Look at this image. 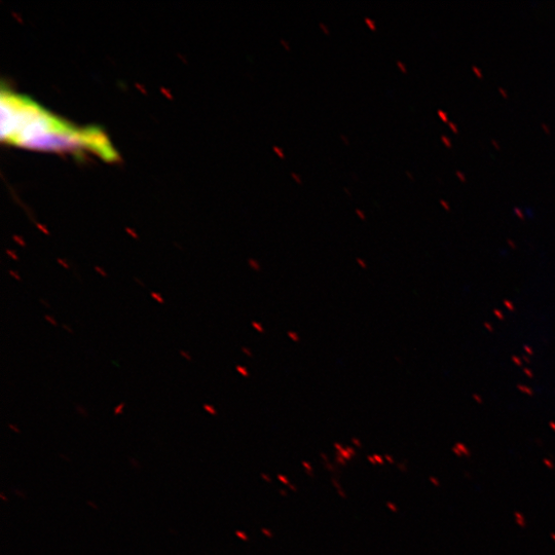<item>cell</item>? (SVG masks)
Segmentation results:
<instances>
[{
    "label": "cell",
    "mask_w": 555,
    "mask_h": 555,
    "mask_svg": "<svg viewBox=\"0 0 555 555\" xmlns=\"http://www.w3.org/2000/svg\"><path fill=\"white\" fill-rule=\"evenodd\" d=\"M492 143L496 146L497 150H500V145L495 140H492Z\"/></svg>",
    "instance_id": "b9f144b4"
},
{
    "label": "cell",
    "mask_w": 555,
    "mask_h": 555,
    "mask_svg": "<svg viewBox=\"0 0 555 555\" xmlns=\"http://www.w3.org/2000/svg\"><path fill=\"white\" fill-rule=\"evenodd\" d=\"M356 263H357V265H358L360 268H362V269H364V270L367 268L366 262H365L364 259L361 258V257H358V258L356 259Z\"/></svg>",
    "instance_id": "30bf717a"
},
{
    "label": "cell",
    "mask_w": 555,
    "mask_h": 555,
    "mask_svg": "<svg viewBox=\"0 0 555 555\" xmlns=\"http://www.w3.org/2000/svg\"><path fill=\"white\" fill-rule=\"evenodd\" d=\"M203 407H204V410H205L208 414L213 415V416H216V415H217V412H216V410L214 409V407H213L212 405H210V404H204Z\"/></svg>",
    "instance_id": "52a82bcc"
},
{
    "label": "cell",
    "mask_w": 555,
    "mask_h": 555,
    "mask_svg": "<svg viewBox=\"0 0 555 555\" xmlns=\"http://www.w3.org/2000/svg\"><path fill=\"white\" fill-rule=\"evenodd\" d=\"M485 326L488 327L490 331H493V328L490 324L486 323Z\"/></svg>",
    "instance_id": "bcb514c9"
},
{
    "label": "cell",
    "mask_w": 555,
    "mask_h": 555,
    "mask_svg": "<svg viewBox=\"0 0 555 555\" xmlns=\"http://www.w3.org/2000/svg\"><path fill=\"white\" fill-rule=\"evenodd\" d=\"M287 336L289 340L292 341L293 343H299L301 341V337L299 333L294 330H289L287 332Z\"/></svg>",
    "instance_id": "3957f363"
},
{
    "label": "cell",
    "mask_w": 555,
    "mask_h": 555,
    "mask_svg": "<svg viewBox=\"0 0 555 555\" xmlns=\"http://www.w3.org/2000/svg\"><path fill=\"white\" fill-rule=\"evenodd\" d=\"M124 407H125V403L123 402V403H121L118 407H116V409H115V414H116V415L122 414V413H123V410H124Z\"/></svg>",
    "instance_id": "7c38bea8"
},
{
    "label": "cell",
    "mask_w": 555,
    "mask_h": 555,
    "mask_svg": "<svg viewBox=\"0 0 555 555\" xmlns=\"http://www.w3.org/2000/svg\"><path fill=\"white\" fill-rule=\"evenodd\" d=\"M40 302L42 304H44L45 307L50 308V305L47 302H45L44 300H40Z\"/></svg>",
    "instance_id": "ee69618b"
},
{
    "label": "cell",
    "mask_w": 555,
    "mask_h": 555,
    "mask_svg": "<svg viewBox=\"0 0 555 555\" xmlns=\"http://www.w3.org/2000/svg\"><path fill=\"white\" fill-rule=\"evenodd\" d=\"M10 275L13 276L15 279H17L18 281L21 280L20 276L18 273L14 272V271H9Z\"/></svg>",
    "instance_id": "83f0119b"
},
{
    "label": "cell",
    "mask_w": 555,
    "mask_h": 555,
    "mask_svg": "<svg viewBox=\"0 0 555 555\" xmlns=\"http://www.w3.org/2000/svg\"><path fill=\"white\" fill-rule=\"evenodd\" d=\"M62 327H63L66 331H68V332H70V333H73V330H72L68 325L63 324Z\"/></svg>",
    "instance_id": "d590c367"
},
{
    "label": "cell",
    "mask_w": 555,
    "mask_h": 555,
    "mask_svg": "<svg viewBox=\"0 0 555 555\" xmlns=\"http://www.w3.org/2000/svg\"><path fill=\"white\" fill-rule=\"evenodd\" d=\"M495 315L499 318V319H503V315L500 313V311L496 310L495 311Z\"/></svg>",
    "instance_id": "74e56055"
},
{
    "label": "cell",
    "mask_w": 555,
    "mask_h": 555,
    "mask_svg": "<svg viewBox=\"0 0 555 555\" xmlns=\"http://www.w3.org/2000/svg\"><path fill=\"white\" fill-rule=\"evenodd\" d=\"M251 326L256 332L265 333L264 325L262 323H259L258 321H252Z\"/></svg>",
    "instance_id": "277c9868"
},
{
    "label": "cell",
    "mask_w": 555,
    "mask_h": 555,
    "mask_svg": "<svg viewBox=\"0 0 555 555\" xmlns=\"http://www.w3.org/2000/svg\"><path fill=\"white\" fill-rule=\"evenodd\" d=\"M473 71L475 72L476 76L478 78H483V72L480 71V69L476 66H472Z\"/></svg>",
    "instance_id": "5bb4252c"
},
{
    "label": "cell",
    "mask_w": 555,
    "mask_h": 555,
    "mask_svg": "<svg viewBox=\"0 0 555 555\" xmlns=\"http://www.w3.org/2000/svg\"><path fill=\"white\" fill-rule=\"evenodd\" d=\"M396 64L401 69V71H403L404 73L407 72V69L404 63H402L401 61H397Z\"/></svg>",
    "instance_id": "cb8c5ba5"
},
{
    "label": "cell",
    "mask_w": 555,
    "mask_h": 555,
    "mask_svg": "<svg viewBox=\"0 0 555 555\" xmlns=\"http://www.w3.org/2000/svg\"><path fill=\"white\" fill-rule=\"evenodd\" d=\"M2 140L30 150L92 154L103 160L118 157L107 135L94 127L81 128L67 123L32 99L3 90Z\"/></svg>",
    "instance_id": "6da1fadb"
},
{
    "label": "cell",
    "mask_w": 555,
    "mask_h": 555,
    "mask_svg": "<svg viewBox=\"0 0 555 555\" xmlns=\"http://www.w3.org/2000/svg\"><path fill=\"white\" fill-rule=\"evenodd\" d=\"M46 320L54 326H58V322L50 315L45 316Z\"/></svg>",
    "instance_id": "2e32d148"
},
{
    "label": "cell",
    "mask_w": 555,
    "mask_h": 555,
    "mask_svg": "<svg viewBox=\"0 0 555 555\" xmlns=\"http://www.w3.org/2000/svg\"><path fill=\"white\" fill-rule=\"evenodd\" d=\"M77 410L79 411V413L81 415H84L85 417H88V414L86 413V410L84 409V407H82L81 405L77 406Z\"/></svg>",
    "instance_id": "603a6c76"
},
{
    "label": "cell",
    "mask_w": 555,
    "mask_h": 555,
    "mask_svg": "<svg viewBox=\"0 0 555 555\" xmlns=\"http://www.w3.org/2000/svg\"><path fill=\"white\" fill-rule=\"evenodd\" d=\"M151 295H152V298L156 300L159 304H165V300L163 299V296L160 293L152 292Z\"/></svg>",
    "instance_id": "8992f818"
},
{
    "label": "cell",
    "mask_w": 555,
    "mask_h": 555,
    "mask_svg": "<svg viewBox=\"0 0 555 555\" xmlns=\"http://www.w3.org/2000/svg\"><path fill=\"white\" fill-rule=\"evenodd\" d=\"M95 271H96L97 273H99V274H100L101 276H103V277H107V276H108L107 273H106L102 268H100V267H98V266L95 267Z\"/></svg>",
    "instance_id": "ffe728a7"
},
{
    "label": "cell",
    "mask_w": 555,
    "mask_h": 555,
    "mask_svg": "<svg viewBox=\"0 0 555 555\" xmlns=\"http://www.w3.org/2000/svg\"><path fill=\"white\" fill-rule=\"evenodd\" d=\"M355 212H356L357 216H358L360 219L365 220L366 215H365V213H364L362 210L356 209Z\"/></svg>",
    "instance_id": "ac0fdd59"
},
{
    "label": "cell",
    "mask_w": 555,
    "mask_h": 555,
    "mask_svg": "<svg viewBox=\"0 0 555 555\" xmlns=\"http://www.w3.org/2000/svg\"><path fill=\"white\" fill-rule=\"evenodd\" d=\"M320 27L325 31L326 34H329L328 28L323 23H320Z\"/></svg>",
    "instance_id": "e575fe53"
},
{
    "label": "cell",
    "mask_w": 555,
    "mask_h": 555,
    "mask_svg": "<svg viewBox=\"0 0 555 555\" xmlns=\"http://www.w3.org/2000/svg\"><path fill=\"white\" fill-rule=\"evenodd\" d=\"M525 373H526L530 378L533 377V374L530 372L529 369H525Z\"/></svg>",
    "instance_id": "ab89813d"
},
{
    "label": "cell",
    "mask_w": 555,
    "mask_h": 555,
    "mask_svg": "<svg viewBox=\"0 0 555 555\" xmlns=\"http://www.w3.org/2000/svg\"><path fill=\"white\" fill-rule=\"evenodd\" d=\"M247 264H248V267H249L253 272L258 273L259 271L262 270V265L259 264V262H258L257 259H255V258H249Z\"/></svg>",
    "instance_id": "7a4b0ae2"
},
{
    "label": "cell",
    "mask_w": 555,
    "mask_h": 555,
    "mask_svg": "<svg viewBox=\"0 0 555 555\" xmlns=\"http://www.w3.org/2000/svg\"><path fill=\"white\" fill-rule=\"evenodd\" d=\"M14 239H15V240H16V242H18V243H19V244H20L21 246H23V247H25V246H26L25 242H23V241L21 240V238H19V237H15Z\"/></svg>",
    "instance_id": "1f68e13d"
},
{
    "label": "cell",
    "mask_w": 555,
    "mask_h": 555,
    "mask_svg": "<svg viewBox=\"0 0 555 555\" xmlns=\"http://www.w3.org/2000/svg\"><path fill=\"white\" fill-rule=\"evenodd\" d=\"M449 125H450L451 129H452L455 133H458V128L456 127L455 124L449 123Z\"/></svg>",
    "instance_id": "d6a6232c"
},
{
    "label": "cell",
    "mask_w": 555,
    "mask_h": 555,
    "mask_svg": "<svg viewBox=\"0 0 555 555\" xmlns=\"http://www.w3.org/2000/svg\"><path fill=\"white\" fill-rule=\"evenodd\" d=\"M437 114H438V116L440 117V119H441L443 122H446V123L449 122L448 115H447L446 113H444V111H442V110L439 109V110L437 111Z\"/></svg>",
    "instance_id": "9c48e42d"
},
{
    "label": "cell",
    "mask_w": 555,
    "mask_h": 555,
    "mask_svg": "<svg viewBox=\"0 0 555 555\" xmlns=\"http://www.w3.org/2000/svg\"><path fill=\"white\" fill-rule=\"evenodd\" d=\"M457 176L461 179L462 182L466 181V177L464 176V174L462 172L458 171Z\"/></svg>",
    "instance_id": "f1b7e54d"
},
{
    "label": "cell",
    "mask_w": 555,
    "mask_h": 555,
    "mask_svg": "<svg viewBox=\"0 0 555 555\" xmlns=\"http://www.w3.org/2000/svg\"><path fill=\"white\" fill-rule=\"evenodd\" d=\"M273 150H274L275 153L278 154V156H279L280 158H282V159L285 158V155H284V152L282 151V148H280V147H278V146H274V147H273Z\"/></svg>",
    "instance_id": "8fae6325"
},
{
    "label": "cell",
    "mask_w": 555,
    "mask_h": 555,
    "mask_svg": "<svg viewBox=\"0 0 555 555\" xmlns=\"http://www.w3.org/2000/svg\"><path fill=\"white\" fill-rule=\"evenodd\" d=\"M342 138L345 139V140H344L345 142H347V143L349 142L347 137L342 136Z\"/></svg>",
    "instance_id": "7dc6e473"
},
{
    "label": "cell",
    "mask_w": 555,
    "mask_h": 555,
    "mask_svg": "<svg viewBox=\"0 0 555 555\" xmlns=\"http://www.w3.org/2000/svg\"><path fill=\"white\" fill-rule=\"evenodd\" d=\"M242 352H243L244 355H246L247 357H252V356H253V355H252V351H251L249 348H247V347H243V348H242Z\"/></svg>",
    "instance_id": "44dd1931"
},
{
    "label": "cell",
    "mask_w": 555,
    "mask_h": 555,
    "mask_svg": "<svg viewBox=\"0 0 555 555\" xmlns=\"http://www.w3.org/2000/svg\"><path fill=\"white\" fill-rule=\"evenodd\" d=\"M441 140L444 144H446L448 147H452V142L451 140L447 137V136H441Z\"/></svg>",
    "instance_id": "4fadbf2b"
},
{
    "label": "cell",
    "mask_w": 555,
    "mask_h": 555,
    "mask_svg": "<svg viewBox=\"0 0 555 555\" xmlns=\"http://www.w3.org/2000/svg\"><path fill=\"white\" fill-rule=\"evenodd\" d=\"M514 212L516 213V215H517L518 217H520V218H522V219L525 218V215L523 214V212H522L520 209L514 208Z\"/></svg>",
    "instance_id": "d4e9b609"
},
{
    "label": "cell",
    "mask_w": 555,
    "mask_h": 555,
    "mask_svg": "<svg viewBox=\"0 0 555 555\" xmlns=\"http://www.w3.org/2000/svg\"><path fill=\"white\" fill-rule=\"evenodd\" d=\"M9 427H10L13 431H15V432H17V433H20V430H19L18 427H16L15 425L10 424Z\"/></svg>",
    "instance_id": "836d02e7"
},
{
    "label": "cell",
    "mask_w": 555,
    "mask_h": 555,
    "mask_svg": "<svg viewBox=\"0 0 555 555\" xmlns=\"http://www.w3.org/2000/svg\"><path fill=\"white\" fill-rule=\"evenodd\" d=\"M291 176L296 180V182L303 183L302 178L298 174L291 173Z\"/></svg>",
    "instance_id": "484cf974"
},
{
    "label": "cell",
    "mask_w": 555,
    "mask_h": 555,
    "mask_svg": "<svg viewBox=\"0 0 555 555\" xmlns=\"http://www.w3.org/2000/svg\"><path fill=\"white\" fill-rule=\"evenodd\" d=\"M236 370L242 377L249 378L250 374H249L248 369L246 367H244L242 365H237Z\"/></svg>",
    "instance_id": "5b68a950"
},
{
    "label": "cell",
    "mask_w": 555,
    "mask_h": 555,
    "mask_svg": "<svg viewBox=\"0 0 555 555\" xmlns=\"http://www.w3.org/2000/svg\"><path fill=\"white\" fill-rule=\"evenodd\" d=\"M281 43L285 46L286 49H288V50L290 49V46H289V44L286 43V41L281 40Z\"/></svg>",
    "instance_id": "f35d334b"
},
{
    "label": "cell",
    "mask_w": 555,
    "mask_h": 555,
    "mask_svg": "<svg viewBox=\"0 0 555 555\" xmlns=\"http://www.w3.org/2000/svg\"><path fill=\"white\" fill-rule=\"evenodd\" d=\"M512 360L515 362V364L517 365H522L521 359L520 358H516L515 356L512 357Z\"/></svg>",
    "instance_id": "4dcf8cb0"
},
{
    "label": "cell",
    "mask_w": 555,
    "mask_h": 555,
    "mask_svg": "<svg viewBox=\"0 0 555 555\" xmlns=\"http://www.w3.org/2000/svg\"><path fill=\"white\" fill-rule=\"evenodd\" d=\"M364 20H365L366 24L368 25V27H369L370 29H373V30H376V29H377V24H376V22H375L372 18H368V17H367V18H365Z\"/></svg>",
    "instance_id": "ba28073f"
},
{
    "label": "cell",
    "mask_w": 555,
    "mask_h": 555,
    "mask_svg": "<svg viewBox=\"0 0 555 555\" xmlns=\"http://www.w3.org/2000/svg\"><path fill=\"white\" fill-rule=\"evenodd\" d=\"M499 92L503 95L504 98H507L508 95L506 94L504 89L499 88Z\"/></svg>",
    "instance_id": "8d00e7d4"
},
{
    "label": "cell",
    "mask_w": 555,
    "mask_h": 555,
    "mask_svg": "<svg viewBox=\"0 0 555 555\" xmlns=\"http://www.w3.org/2000/svg\"><path fill=\"white\" fill-rule=\"evenodd\" d=\"M504 304H505L506 308H508L509 310H511V311L514 310L512 303H509L508 301H505Z\"/></svg>",
    "instance_id": "f546056e"
},
{
    "label": "cell",
    "mask_w": 555,
    "mask_h": 555,
    "mask_svg": "<svg viewBox=\"0 0 555 555\" xmlns=\"http://www.w3.org/2000/svg\"><path fill=\"white\" fill-rule=\"evenodd\" d=\"M542 128L545 130L547 134H550V130L545 126V124H542Z\"/></svg>",
    "instance_id": "60d3db41"
},
{
    "label": "cell",
    "mask_w": 555,
    "mask_h": 555,
    "mask_svg": "<svg viewBox=\"0 0 555 555\" xmlns=\"http://www.w3.org/2000/svg\"><path fill=\"white\" fill-rule=\"evenodd\" d=\"M440 204L442 205L443 208H446L447 210H450V206H449L448 202L440 200Z\"/></svg>",
    "instance_id": "4316f807"
},
{
    "label": "cell",
    "mask_w": 555,
    "mask_h": 555,
    "mask_svg": "<svg viewBox=\"0 0 555 555\" xmlns=\"http://www.w3.org/2000/svg\"><path fill=\"white\" fill-rule=\"evenodd\" d=\"M7 254L12 257L14 261H18L19 257L13 250L8 249Z\"/></svg>",
    "instance_id": "9a60e30c"
},
{
    "label": "cell",
    "mask_w": 555,
    "mask_h": 555,
    "mask_svg": "<svg viewBox=\"0 0 555 555\" xmlns=\"http://www.w3.org/2000/svg\"><path fill=\"white\" fill-rule=\"evenodd\" d=\"M518 389H520L521 391H523V392H525V393H528L529 395H532V394H533L532 390L529 389V388H527V387H525V386H518Z\"/></svg>",
    "instance_id": "7402d4cb"
},
{
    "label": "cell",
    "mask_w": 555,
    "mask_h": 555,
    "mask_svg": "<svg viewBox=\"0 0 555 555\" xmlns=\"http://www.w3.org/2000/svg\"><path fill=\"white\" fill-rule=\"evenodd\" d=\"M180 355L188 361H192V356L188 352L180 351Z\"/></svg>",
    "instance_id": "e0dca14e"
},
{
    "label": "cell",
    "mask_w": 555,
    "mask_h": 555,
    "mask_svg": "<svg viewBox=\"0 0 555 555\" xmlns=\"http://www.w3.org/2000/svg\"><path fill=\"white\" fill-rule=\"evenodd\" d=\"M135 281L140 284L142 287H145L144 283L141 282L138 278H135Z\"/></svg>",
    "instance_id": "7bdbcfd3"
},
{
    "label": "cell",
    "mask_w": 555,
    "mask_h": 555,
    "mask_svg": "<svg viewBox=\"0 0 555 555\" xmlns=\"http://www.w3.org/2000/svg\"><path fill=\"white\" fill-rule=\"evenodd\" d=\"M525 350L528 351V353H529L530 355L533 354V351H532L529 347L526 346V347H525Z\"/></svg>",
    "instance_id": "f6af8a7d"
},
{
    "label": "cell",
    "mask_w": 555,
    "mask_h": 555,
    "mask_svg": "<svg viewBox=\"0 0 555 555\" xmlns=\"http://www.w3.org/2000/svg\"><path fill=\"white\" fill-rule=\"evenodd\" d=\"M57 262H58L63 268H65L66 270L69 269V265H68L65 261H63V259L57 258Z\"/></svg>",
    "instance_id": "d6986e66"
}]
</instances>
